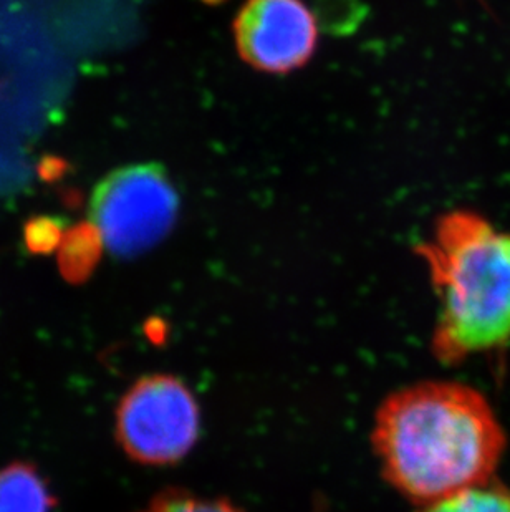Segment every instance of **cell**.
<instances>
[{
	"label": "cell",
	"mask_w": 510,
	"mask_h": 512,
	"mask_svg": "<svg viewBox=\"0 0 510 512\" xmlns=\"http://www.w3.org/2000/svg\"><path fill=\"white\" fill-rule=\"evenodd\" d=\"M371 440L386 481L419 506L489 483L506 448L484 395L458 382L391 393Z\"/></svg>",
	"instance_id": "6da1fadb"
},
{
	"label": "cell",
	"mask_w": 510,
	"mask_h": 512,
	"mask_svg": "<svg viewBox=\"0 0 510 512\" xmlns=\"http://www.w3.org/2000/svg\"><path fill=\"white\" fill-rule=\"evenodd\" d=\"M439 299L431 350L456 365L510 340V232L471 211L438 219L433 237L419 244Z\"/></svg>",
	"instance_id": "7a4b0ae2"
},
{
	"label": "cell",
	"mask_w": 510,
	"mask_h": 512,
	"mask_svg": "<svg viewBox=\"0 0 510 512\" xmlns=\"http://www.w3.org/2000/svg\"><path fill=\"white\" fill-rule=\"evenodd\" d=\"M181 198L168 171L140 163L111 171L98 181L88 219L106 251L136 257L158 246L178 221Z\"/></svg>",
	"instance_id": "3957f363"
},
{
	"label": "cell",
	"mask_w": 510,
	"mask_h": 512,
	"mask_svg": "<svg viewBox=\"0 0 510 512\" xmlns=\"http://www.w3.org/2000/svg\"><path fill=\"white\" fill-rule=\"evenodd\" d=\"M199 426L193 392L163 373L140 378L116 410V440L131 459L151 466L181 461L196 445Z\"/></svg>",
	"instance_id": "277c9868"
},
{
	"label": "cell",
	"mask_w": 510,
	"mask_h": 512,
	"mask_svg": "<svg viewBox=\"0 0 510 512\" xmlns=\"http://www.w3.org/2000/svg\"><path fill=\"white\" fill-rule=\"evenodd\" d=\"M232 35L242 62L269 75L305 67L318 47L317 19L304 0H246Z\"/></svg>",
	"instance_id": "5b68a950"
},
{
	"label": "cell",
	"mask_w": 510,
	"mask_h": 512,
	"mask_svg": "<svg viewBox=\"0 0 510 512\" xmlns=\"http://www.w3.org/2000/svg\"><path fill=\"white\" fill-rule=\"evenodd\" d=\"M53 498L39 471L25 463L0 469V512H50Z\"/></svg>",
	"instance_id": "8992f818"
},
{
	"label": "cell",
	"mask_w": 510,
	"mask_h": 512,
	"mask_svg": "<svg viewBox=\"0 0 510 512\" xmlns=\"http://www.w3.org/2000/svg\"><path fill=\"white\" fill-rule=\"evenodd\" d=\"M418 512H510V489L489 481L424 504Z\"/></svg>",
	"instance_id": "52a82bcc"
},
{
	"label": "cell",
	"mask_w": 510,
	"mask_h": 512,
	"mask_svg": "<svg viewBox=\"0 0 510 512\" xmlns=\"http://www.w3.org/2000/svg\"><path fill=\"white\" fill-rule=\"evenodd\" d=\"M141 512H244L226 499L201 498L196 494L169 489L151 501Z\"/></svg>",
	"instance_id": "ba28073f"
},
{
	"label": "cell",
	"mask_w": 510,
	"mask_h": 512,
	"mask_svg": "<svg viewBox=\"0 0 510 512\" xmlns=\"http://www.w3.org/2000/svg\"><path fill=\"white\" fill-rule=\"evenodd\" d=\"M102 242L97 232L92 237L77 236L68 239L62 252V271L72 281H82L95 266Z\"/></svg>",
	"instance_id": "9c48e42d"
},
{
	"label": "cell",
	"mask_w": 510,
	"mask_h": 512,
	"mask_svg": "<svg viewBox=\"0 0 510 512\" xmlns=\"http://www.w3.org/2000/svg\"><path fill=\"white\" fill-rule=\"evenodd\" d=\"M57 236L58 234L53 224H34V226L30 228L27 241H29V246L32 251H50L53 246H57L58 239H60V237Z\"/></svg>",
	"instance_id": "30bf717a"
}]
</instances>
